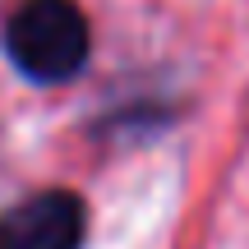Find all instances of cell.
Segmentation results:
<instances>
[{"label": "cell", "mask_w": 249, "mask_h": 249, "mask_svg": "<svg viewBox=\"0 0 249 249\" xmlns=\"http://www.w3.org/2000/svg\"><path fill=\"white\" fill-rule=\"evenodd\" d=\"M88 208L70 189H42L0 213V249H83Z\"/></svg>", "instance_id": "obj_2"}, {"label": "cell", "mask_w": 249, "mask_h": 249, "mask_svg": "<svg viewBox=\"0 0 249 249\" xmlns=\"http://www.w3.org/2000/svg\"><path fill=\"white\" fill-rule=\"evenodd\" d=\"M88 18L74 0H28L5 28V55L33 83H65L88 65Z\"/></svg>", "instance_id": "obj_1"}]
</instances>
